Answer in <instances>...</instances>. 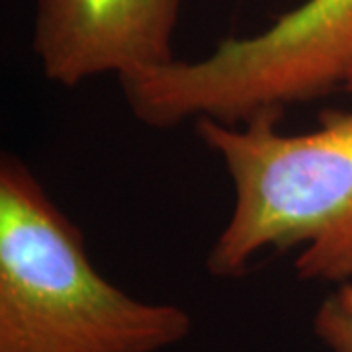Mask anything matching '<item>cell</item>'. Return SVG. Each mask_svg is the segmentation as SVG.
Here are the masks:
<instances>
[{
	"instance_id": "6da1fadb",
	"label": "cell",
	"mask_w": 352,
	"mask_h": 352,
	"mask_svg": "<svg viewBox=\"0 0 352 352\" xmlns=\"http://www.w3.org/2000/svg\"><path fill=\"white\" fill-rule=\"evenodd\" d=\"M284 113L241 124L194 122L233 182L231 217L208 252L215 278H237L266 249H302L298 278L352 280V112L327 110L303 133L280 131Z\"/></svg>"
},
{
	"instance_id": "5b68a950",
	"label": "cell",
	"mask_w": 352,
	"mask_h": 352,
	"mask_svg": "<svg viewBox=\"0 0 352 352\" xmlns=\"http://www.w3.org/2000/svg\"><path fill=\"white\" fill-rule=\"evenodd\" d=\"M314 331L331 352H352V280L342 282L317 307Z\"/></svg>"
},
{
	"instance_id": "7a4b0ae2",
	"label": "cell",
	"mask_w": 352,
	"mask_h": 352,
	"mask_svg": "<svg viewBox=\"0 0 352 352\" xmlns=\"http://www.w3.org/2000/svg\"><path fill=\"white\" fill-rule=\"evenodd\" d=\"M192 317L102 276L80 229L16 155L0 159V352H161Z\"/></svg>"
},
{
	"instance_id": "3957f363",
	"label": "cell",
	"mask_w": 352,
	"mask_h": 352,
	"mask_svg": "<svg viewBox=\"0 0 352 352\" xmlns=\"http://www.w3.org/2000/svg\"><path fill=\"white\" fill-rule=\"evenodd\" d=\"M352 78V0H305L247 38L223 39L198 61L120 80L131 113L157 129L200 118L241 124L284 113Z\"/></svg>"
},
{
	"instance_id": "8992f818",
	"label": "cell",
	"mask_w": 352,
	"mask_h": 352,
	"mask_svg": "<svg viewBox=\"0 0 352 352\" xmlns=\"http://www.w3.org/2000/svg\"><path fill=\"white\" fill-rule=\"evenodd\" d=\"M344 90H349V92H352V78L346 82V87H344Z\"/></svg>"
},
{
	"instance_id": "277c9868",
	"label": "cell",
	"mask_w": 352,
	"mask_h": 352,
	"mask_svg": "<svg viewBox=\"0 0 352 352\" xmlns=\"http://www.w3.org/2000/svg\"><path fill=\"white\" fill-rule=\"evenodd\" d=\"M184 0H36L32 47L51 82L120 80L175 63L173 34Z\"/></svg>"
}]
</instances>
